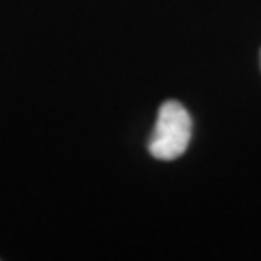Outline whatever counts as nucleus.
<instances>
[{"mask_svg": "<svg viewBox=\"0 0 261 261\" xmlns=\"http://www.w3.org/2000/svg\"><path fill=\"white\" fill-rule=\"evenodd\" d=\"M192 140V116L178 101L159 107L157 122L149 140V153L157 161H174L184 155Z\"/></svg>", "mask_w": 261, "mask_h": 261, "instance_id": "obj_1", "label": "nucleus"}]
</instances>
